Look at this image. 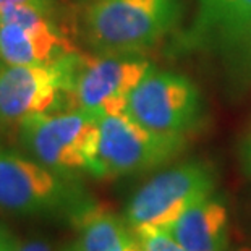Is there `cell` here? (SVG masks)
I'll use <instances>...</instances> for the list:
<instances>
[{"label":"cell","instance_id":"1","mask_svg":"<svg viewBox=\"0 0 251 251\" xmlns=\"http://www.w3.org/2000/svg\"><path fill=\"white\" fill-rule=\"evenodd\" d=\"M181 18V0H93L81 31L100 55H140L172 33Z\"/></svg>","mask_w":251,"mask_h":251},{"label":"cell","instance_id":"2","mask_svg":"<svg viewBox=\"0 0 251 251\" xmlns=\"http://www.w3.org/2000/svg\"><path fill=\"white\" fill-rule=\"evenodd\" d=\"M20 141L33 159L54 172L73 177L93 174L99 148V119L78 109L28 117L20 124Z\"/></svg>","mask_w":251,"mask_h":251},{"label":"cell","instance_id":"3","mask_svg":"<svg viewBox=\"0 0 251 251\" xmlns=\"http://www.w3.org/2000/svg\"><path fill=\"white\" fill-rule=\"evenodd\" d=\"M174 50L217 57L237 81L250 79L251 0H198L195 18Z\"/></svg>","mask_w":251,"mask_h":251},{"label":"cell","instance_id":"4","mask_svg":"<svg viewBox=\"0 0 251 251\" xmlns=\"http://www.w3.org/2000/svg\"><path fill=\"white\" fill-rule=\"evenodd\" d=\"M89 202L70 177L60 175L36 159L0 151V209L20 216L70 212L72 219Z\"/></svg>","mask_w":251,"mask_h":251},{"label":"cell","instance_id":"5","mask_svg":"<svg viewBox=\"0 0 251 251\" xmlns=\"http://www.w3.org/2000/svg\"><path fill=\"white\" fill-rule=\"evenodd\" d=\"M186 146V136L164 135L141 126L122 112L99 119V148L91 175L115 178L143 174L174 161Z\"/></svg>","mask_w":251,"mask_h":251},{"label":"cell","instance_id":"6","mask_svg":"<svg viewBox=\"0 0 251 251\" xmlns=\"http://www.w3.org/2000/svg\"><path fill=\"white\" fill-rule=\"evenodd\" d=\"M151 63L140 55H100L73 52L70 109L102 119L122 114Z\"/></svg>","mask_w":251,"mask_h":251},{"label":"cell","instance_id":"7","mask_svg":"<svg viewBox=\"0 0 251 251\" xmlns=\"http://www.w3.org/2000/svg\"><path fill=\"white\" fill-rule=\"evenodd\" d=\"M217 185L214 167L190 161L170 167L144 183L130 200L125 221L133 230L141 227H169L183 212L212 196Z\"/></svg>","mask_w":251,"mask_h":251},{"label":"cell","instance_id":"8","mask_svg":"<svg viewBox=\"0 0 251 251\" xmlns=\"http://www.w3.org/2000/svg\"><path fill=\"white\" fill-rule=\"evenodd\" d=\"M57 7L13 5L0 13V57L5 65H50L76 52L57 21Z\"/></svg>","mask_w":251,"mask_h":251},{"label":"cell","instance_id":"9","mask_svg":"<svg viewBox=\"0 0 251 251\" xmlns=\"http://www.w3.org/2000/svg\"><path fill=\"white\" fill-rule=\"evenodd\" d=\"M125 114L151 131L186 136L200 125V89L183 75L151 68L130 94Z\"/></svg>","mask_w":251,"mask_h":251},{"label":"cell","instance_id":"10","mask_svg":"<svg viewBox=\"0 0 251 251\" xmlns=\"http://www.w3.org/2000/svg\"><path fill=\"white\" fill-rule=\"evenodd\" d=\"M72 54L50 65L0 68V125L21 124L37 114L70 109Z\"/></svg>","mask_w":251,"mask_h":251},{"label":"cell","instance_id":"11","mask_svg":"<svg viewBox=\"0 0 251 251\" xmlns=\"http://www.w3.org/2000/svg\"><path fill=\"white\" fill-rule=\"evenodd\" d=\"M186 251H227L228 212L219 198H206L165 227Z\"/></svg>","mask_w":251,"mask_h":251},{"label":"cell","instance_id":"12","mask_svg":"<svg viewBox=\"0 0 251 251\" xmlns=\"http://www.w3.org/2000/svg\"><path fill=\"white\" fill-rule=\"evenodd\" d=\"M73 222L78 226V238L67 251H143L125 219L91 202L73 216Z\"/></svg>","mask_w":251,"mask_h":251},{"label":"cell","instance_id":"13","mask_svg":"<svg viewBox=\"0 0 251 251\" xmlns=\"http://www.w3.org/2000/svg\"><path fill=\"white\" fill-rule=\"evenodd\" d=\"M143 251H186L162 227H141L133 230Z\"/></svg>","mask_w":251,"mask_h":251},{"label":"cell","instance_id":"14","mask_svg":"<svg viewBox=\"0 0 251 251\" xmlns=\"http://www.w3.org/2000/svg\"><path fill=\"white\" fill-rule=\"evenodd\" d=\"M20 240L7 226L0 222V251H15L18 248Z\"/></svg>","mask_w":251,"mask_h":251},{"label":"cell","instance_id":"15","mask_svg":"<svg viewBox=\"0 0 251 251\" xmlns=\"http://www.w3.org/2000/svg\"><path fill=\"white\" fill-rule=\"evenodd\" d=\"M15 251H54V248L46 240H28V242H20Z\"/></svg>","mask_w":251,"mask_h":251},{"label":"cell","instance_id":"16","mask_svg":"<svg viewBox=\"0 0 251 251\" xmlns=\"http://www.w3.org/2000/svg\"><path fill=\"white\" fill-rule=\"evenodd\" d=\"M21 3H34V5H44V7H57V0H0V13L3 10L13 5H21Z\"/></svg>","mask_w":251,"mask_h":251},{"label":"cell","instance_id":"17","mask_svg":"<svg viewBox=\"0 0 251 251\" xmlns=\"http://www.w3.org/2000/svg\"><path fill=\"white\" fill-rule=\"evenodd\" d=\"M247 169H248V172L251 174V140L248 143V149H247Z\"/></svg>","mask_w":251,"mask_h":251},{"label":"cell","instance_id":"18","mask_svg":"<svg viewBox=\"0 0 251 251\" xmlns=\"http://www.w3.org/2000/svg\"><path fill=\"white\" fill-rule=\"evenodd\" d=\"M227 251H251V247H237V248H227Z\"/></svg>","mask_w":251,"mask_h":251},{"label":"cell","instance_id":"19","mask_svg":"<svg viewBox=\"0 0 251 251\" xmlns=\"http://www.w3.org/2000/svg\"><path fill=\"white\" fill-rule=\"evenodd\" d=\"M5 65V63H3V60H2V57H0V68H2Z\"/></svg>","mask_w":251,"mask_h":251},{"label":"cell","instance_id":"20","mask_svg":"<svg viewBox=\"0 0 251 251\" xmlns=\"http://www.w3.org/2000/svg\"><path fill=\"white\" fill-rule=\"evenodd\" d=\"M83 3H89V2H93V0H81Z\"/></svg>","mask_w":251,"mask_h":251}]
</instances>
